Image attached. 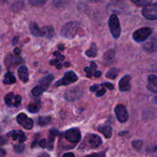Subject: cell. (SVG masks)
Here are the masks:
<instances>
[{
  "instance_id": "6da1fadb",
  "label": "cell",
  "mask_w": 157,
  "mask_h": 157,
  "mask_svg": "<svg viewBox=\"0 0 157 157\" xmlns=\"http://www.w3.org/2000/svg\"><path fill=\"white\" fill-rule=\"evenodd\" d=\"M78 28H79V25L75 21H71V22L67 23L61 29V36L66 38H69V39L75 38L78 33Z\"/></svg>"
},
{
  "instance_id": "7a4b0ae2",
  "label": "cell",
  "mask_w": 157,
  "mask_h": 157,
  "mask_svg": "<svg viewBox=\"0 0 157 157\" xmlns=\"http://www.w3.org/2000/svg\"><path fill=\"white\" fill-rule=\"evenodd\" d=\"M102 144L101 137L96 134H87L84 139V142L82 143L81 147L87 149H96Z\"/></svg>"
},
{
  "instance_id": "3957f363",
  "label": "cell",
  "mask_w": 157,
  "mask_h": 157,
  "mask_svg": "<svg viewBox=\"0 0 157 157\" xmlns=\"http://www.w3.org/2000/svg\"><path fill=\"white\" fill-rule=\"evenodd\" d=\"M108 25L113 38H119L121 33V28L119 18H118V17L116 15H110L108 21Z\"/></svg>"
},
{
  "instance_id": "277c9868",
  "label": "cell",
  "mask_w": 157,
  "mask_h": 157,
  "mask_svg": "<svg viewBox=\"0 0 157 157\" xmlns=\"http://www.w3.org/2000/svg\"><path fill=\"white\" fill-rule=\"evenodd\" d=\"M78 78L76 74L74 71H67L64 74V77H63L62 79H61L60 81H57L55 83V86L58 87V86H65L68 85V84H71V83H75L78 81Z\"/></svg>"
},
{
  "instance_id": "5b68a950",
  "label": "cell",
  "mask_w": 157,
  "mask_h": 157,
  "mask_svg": "<svg viewBox=\"0 0 157 157\" xmlns=\"http://www.w3.org/2000/svg\"><path fill=\"white\" fill-rule=\"evenodd\" d=\"M152 32L153 30L150 28H142L134 32L133 38L136 42H142L149 38V36L152 34Z\"/></svg>"
},
{
  "instance_id": "8992f818",
  "label": "cell",
  "mask_w": 157,
  "mask_h": 157,
  "mask_svg": "<svg viewBox=\"0 0 157 157\" xmlns=\"http://www.w3.org/2000/svg\"><path fill=\"white\" fill-rule=\"evenodd\" d=\"M142 14L145 18L150 20H156L157 18V4L147 5L142 10Z\"/></svg>"
},
{
  "instance_id": "52a82bcc",
  "label": "cell",
  "mask_w": 157,
  "mask_h": 157,
  "mask_svg": "<svg viewBox=\"0 0 157 157\" xmlns=\"http://www.w3.org/2000/svg\"><path fill=\"white\" fill-rule=\"evenodd\" d=\"M65 138L67 141L72 144H77L81 139V133L79 129L72 128L67 130L65 133Z\"/></svg>"
},
{
  "instance_id": "ba28073f",
  "label": "cell",
  "mask_w": 157,
  "mask_h": 157,
  "mask_svg": "<svg viewBox=\"0 0 157 157\" xmlns=\"http://www.w3.org/2000/svg\"><path fill=\"white\" fill-rule=\"evenodd\" d=\"M17 121L21 127H23L26 130H31L33 127V121L31 118H29L25 113H19L17 116Z\"/></svg>"
},
{
  "instance_id": "9c48e42d",
  "label": "cell",
  "mask_w": 157,
  "mask_h": 157,
  "mask_svg": "<svg viewBox=\"0 0 157 157\" xmlns=\"http://www.w3.org/2000/svg\"><path fill=\"white\" fill-rule=\"evenodd\" d=\"M115 113L118 121L121 123H125L128 120V113L127 109L122 104H118L115 107Z\"/></svg>"
},
{
  "instance_id": "30bf717a",
  "label": "cell",
  "mask_w": 157,
  "mask_h": 157,
  "mask_svg": "<svg viewBox=\"0 0 157 157\" xmlns=\"http://www.w3.org/2000/svg\"><path fill=\"white\" fill-rule=\"evenodd\" d=\"M82 94V90L78 87H74V88L70 89L67 90V93L65 94V98L67 101H75L78 99Z\"/></svg>"
},
{
  "instance_id": "8fae6325",
  "label": "cell",
  "mask_w": 157,
  "mask_h": 157,
  "mask_svg": "<svg viewBox=\"0 0 157 157\" xmlns=\"http://www.w3.org/2000/svg\"><path fill=\"white\" fill-rule=\"evenodd\" d=\"M8 137H12L13 140H18L20 144H23L26 140V136L21 130H12L7 134Z\"/></svg>"
},
{
  "instance_id": "7c38bea8",
  "label": "cell",
  "mask_w": 157,
  "mask_h": 157,
  "mask_svg": "<svg viewBox=\"0 0 157 157\" xmlns=\"http://www.w3.org/2000/svg\"><path fill=\"white\" fill-rule=\"evenodd\" d=\"M130 81H131V77L130 75H126V76H124L119 82L120 90L123 92L130 90V87H131Z\"/></svg>"
},
{
  "instance_id": "4fadbf2b",
  "label": "cell",
  "mask_w": 157,
  "mask_h": 157,
  "mask_svg": "<svg viewBox=\"0 0 157 157\" xmlns=\"http://www.w3.org/2000/svg\"><path fill=\"white\" fill-rule=\"evenodd\" d=\"M157 48V42H156V38H153L149 40L148 41L144 44V49L147 52L149 53H153L156 51Z\"/></svg>"
},
{
  "instance_id": "5bb4252c",
  "label": "cell",
  "mask_w": 157,
  "mask_h": 157,
  "mask_svg": "<svg viewBox=\"0 0 157 157\" xmlns=\"http://www.w3.org/2000/svg\"><path fill=\"white\" fill-rule=\"evenodd\" d=\"M53 79H54V76L52 75H47V76L43 77V78L39 81V84H40L39 86L44 90H48V87H50Z\"/></svg>"
},
{
  "instance_id": "9a60e30c",
  "label": "cell",
  "mask_w": 157,
  "mask_h": 157,
  "mask_svg": "<svg viewBox=\"0 0 157 157\" xmlns=\"http://www.w3.org/2000/svg\"><path fill=\"white\" fill-rule=\"evenodd\" d=\"M147 88L153 93L156 94L157 92V78L156 75H152L149 76Z\"/></svg>"
},
{
  "instance_id": "2e32d148",
  "label": "cell",
  "mask_w": 157,
  "mask_h": 157,
  "mask_svg": "<svg viewBox=\"0 0 157 157\" xmlns=\"http://www.w3.org/2000/svg\"><path fill=\"white\" fill-rule=\"evenodd\" d=\"M18 75L22 82L27 83L29 81V70L26 66H21L18 70Z\"/></svg>"
},
{
  "instance_id": "e0dca14e",
  "label": "cell",
  "mask_w": 157,
  "mask_h": 157,
  "mask_svg": "<svg viewBox=\"0 0 157 157\" xmlns=\"http://www.w3.org/2000/svg\"><path fill=\"white\" fill-rule=\"evenodd\" d=\"M98 131L102 133L106 138H110L112 136V128L109 125L101 126L98 127Z\"/></svg>"
},
{
  "instance_id": "ac0fdd59",
  "label": "cell",
  "mask_w": 157,
  "mask_h": 157,
  "mask_svg": "<svg viewBox=\"0 0 157 157\" xmlns=\"http://www.w3.org/2000/svg\"><path fill=\"white\" fill-rule=\"evenodd\" d=\"M30 31L31 33L36 37H42V31L40 29L38 24L35 22H32L30 25Z\"/></svg>"
},
{
  "instance_id": "d6986e66",
  "label": "cell",
  "mask_w": 157,
  "mask_h": 157,
  "mask_svg": "<svg viewBox=\"0 0 157 157\" xmlns=\"http://www.w3.org/2000/svg\"><path fill=\"white\" fill-rule=\"evenodd\" d=\"M42 31V37H45V38L51 39L55 35V32H54V29L51 26H45L41 29Z\"/></svg>"
},
{
  "instance_id": "ffe728a7",
  "label": "cell",
  "mask_w": 157,
  "mask_h": 157,
  "mask_svg": "<svg viewBox=\"0 0 157 157\" xmlns=\"http://www.w3.org/2000/svg\"><path fill=\"white\" fill-rule=\"evenodd\" d=\"M16 82V79H15V76L12 75V72H8L7 74H6L5 75V78L3 80V83L5 84H15Z\"/></svg>"
},
{
  "instance_id": "44dd1931",
  "label": "cell",
  "mask_w": 157,
  "mask_h": 157,
  "mask_svg": "<svg viewBox=\"0 0 157 157\" xmlns=\"http://www.w3.org/2000/svg\"><path fill=\"white\" fill-rule=\"evenodd\" d=\"M51 121H52V119L50 117H40L38 120V124L41 127H44L50 124Z\"/></svg>"
},
{
  "instance_id": "7402d4cb",
  "label": "cell",
  "mask_w": 157,
  "mask_h": 157,
  "mask_svg": "<svg viewBox=\"0 0 157 157\" xmlns=\"http://www.w3.org/2000/svg\"><path fill=\"white\" fill-rule=\"evenodd\" d=\"M70 0H53V5L58 9L64 8L69 3Z\"/></svg>"
},
{
  "instance_id": "603a6c76",
  "label": "cell",
  "mask_w": 157,
  "mask_h": 157,
  "mask_svg": "<svg viewBox=\"0 0 157 157\" xmlns=\"http://www.w3.org/2000/svg\"><path fill=\"white\" fill-rule=\"evenodd\" d=\"M97 52H98V49H97L96 45L94 44H92L90 46V49L86 52V55L88 57H91V58H94L97 56Z\"/></svg>"
},
{
  "instance_id": "cb8c5ba5",
  "label": "cell",
  "mask_w": 157,
  "mask_h": 157,
  "mask_svg": "<svg viewBox=\"0 0 157 157\" xmlns=\"http://www.w3.org/2000/svg\"><path fill=\"white\" fill-rule=\"evenodd\" d=\"M13 99H14L13 93H9L6 97H5V102H6V105H7L8 107H12V104H13Z\"/></svg>"
},
{
  "instance_id": "d4e9b609",
  "label": "cell",
  "mask_w": 157,
  "mask_h": 157,
  "mask_svg": "<svg viewBox=\"0 0 157 157\" xmlns=\"http://www.w3.org/2000/svg\"><path fill=\"white\" fill-rule=\"evenodd\" d=\"M118 75V71L116 68H112L106 74V78H110V79H115Z\"/></svg>"
},
{
  "instance_id": "484cf974",
  "label": "cell",
  "mask_w": 157,
  "mask_h": 157,
  "mask_svg": "<svg viewBox=\"0 0 157 157\" xmlns=\"http://www.w3.org/2000/svg\"><path fill=\"white\" fill-rule=\"evenodd\" d=\"M40 109V106L38 104H31L28 106V110L30 113H37Z\"/></svg>"
},
{
  "instance_id": "4316f807",
  "label": "cell",
  "mask_w": 157,
  "mask_h": 157,
  "mask_svg": "<svg viewBox=\"0 0 157 157\" xmlns=\"http://www.w3.org/2000/svg\"><path fill=\"white\" fill-rule=\"evenodd\" d=\"M132 1L138 6H146L150 4L153 0H132Z\"/></svg>"
},
{
  "instance_id": "83f0119b",
  "label": "cell",
  "mask_w": 157,
  "mask_h": 157,
  "mask_svg": "<svg viewBox=\"0 0 157 157\" xmlns=\"http://www.w3.org/2000/svg\"><path fill=\"white\" fill-rule=\"evenodd\" d=\"M44 91V90H43V89L41 88L39 85H38V86H37V87H35V88L32 89V94L34 95V96L38 97V96H40V95H41Z\"/></svg>"
},
{
  "instance_id": "f1b7e54d",
  "label": "cell",
  "mask_w": 157,
  "mask_h": 157,
  "mask_svg": "<svg viewBox=\"0 0 157 157\" xmlns=\"http://www.w3.org/2000/svg\"><path fill=\"white\" fill-rule=\"evenodd\" d=\"M47 2V0H29L30 5L33 6H41Z\"/></svg>"
},
{
  "instance_id": "f546056e",
  "label": "cell",
  "mask_w": 157,
  "mask_h": 157,
  "mask_svg": "<svg viewBox=\"0 0 157 157\" xmlns=\"http://www.w3.org/2000/svg\"><path fill=\"white\" fill-rule=\"evenodd\" d=\"M14 101H13V104H12V107H18L21 105V97L20 95H16V96H14Z\"/></svg>"
},
{
  "instance_id": "4dcf8cb0",
  "label": "cell",
  "mask_w": 157,
  "mask_h": 157,
  "mask_svg": "<svg viewBox=\"0 0 157 157\" xmlns=\"http://www.w3.org/2000/svg\"><path fill=\"white\" fill-rule=\"evenodd\" d=\"M115 57V52L113 50H109L104 54V58L107 60H111Z\"/></svg>"
},
{
  "instance_id": "1f68e13d",
  "label": "cell",
  "mask_w": 157,
  "mask_h": 157,
  "mask_svg": "<svg viewBox=\"0 0 157 157\" xmlns=\"http://www.w3.org/2000/svg\"><path fill=\"white\" fill-rule=\"evenodd\" d=\"M132 145H133V148L136 150H140L141 149V147L144 145V143H143L142 140H136L133 141L132 143Z\"/></svg>"
},
{
  "instance_id": "d6a6232c",
  "label": "cell",
  "mask_w": 157,
  "mask_h": 157,
  "mask_svg": "<svg viewBox=\"0 0 157 157\" xmlns=\"http://www.w3.org/2000/svg\"><path fill=\"white\" fill-rule=\"evenodd\" d=\"M24 150H25V146L23 145V144L22 145H21V144L14 145V150H15V152H16V153H22Z\"/></svg>"
},
{
  "instance_id": "836d02e7",
  "label": "cell",
  "mask_w": 157,
  "mask_h": 157,
  "mask_svg": "<svg viewBox=\"0 0 157 157\" xmlns=\"http://www.w3.org/2000/svg\"><path fill=\"white\" fill-rule=\"evenodd\" d=\"M40 147H42V148H47L48 147V142L47 141L46 139H42L39 143Z\"/></svg>"
},
{
  "instance_id": "e575fe53",
  "label": "cell",
  "mask_w": 157,
  "mask_h": 157,
  "mask_svg": "<svg viewBox=\"0 0 157 157\" xmlns=\"http://www.w3.org/2000/svg\"><path fill=\"white\" fill-rule=\"evenodd\" d=\"M49 133H50V136H54V137L56 136H58V135H59V131H58L57 129H55V128L51 129L50 131H49Z\"/></svg>"
},
{
  "instance_id": "d590c367",
  "label": "cell",
  "mask_w": 157,
  "mask_h": 157,
  "mask_svg": "<svg viewBox=\"0 0 157 157\" xmlns=\"http://www.w3.org/2000/svg\"><path fill=\"white\" fill-rule=\"evenodd\" d=\"M84 71H86V73H87V78H90L92 76V70L90 68V67H84Z\"/></svg>"
},
{
  "instance_id": "8d00e7d4",
  "label": "cell",
  "mask_w": 157,
  "mask_h": 157,
  "mask_svg": "<svg viewBox=\"0 0 157 157\" xmlns=\"http://www.w3.org/2000/svg\"><path fill=\"white\" fill-rule=\"evenodd\" d=\"M106 93V90L104 88H102L101 89V90H97V92H96V96L97 97H102L103 95L104 94Z\"/></svg>"
},
{
  "instance_id": "74e56055",
  "label": "cell",
  "mask_w": 157,
  "mask_h": 157,
  "mask_svg": "<svg viewBox=\"0 0 157 157\" xmlns=\"http://www.w3.org/2000/svg\"><path fill=\"white\" fill-rule=\"evenodd\" d=\"M98 87H99V85H98V84H94L93 86H91L90 87V90L92 92H96L98 90Z\"/></svg>"
},
{
  "instance_id": "f35d334b",
  "label": "cell",
  "mask_w": 157,
  "mask_h": 157,
  "mask_svg": "<svg viewBox=\"0 0 157 157\" xmlns=\"http://www.w3.org/2000/svg\"><path fill=\"white\" fill-rule=\"evenodd\" d=\"M103 85L105 86V87H107L109 90H113V85L112 84H110V83H104Z\"/></svg>"
},
{
  "instance_id": "ab89813d",
  "label": "cell",
  "mask_w": 157,
  "mask_h": 157,
  "mask_svg": "<svg viewBox=\"0 0 157 157\" xmlns=\"http://www.w3.org/2000/svg\"><path fill=\"white\" fill-rule=\"evenodd\" d=\"M90 69L93 71H95L97 69V64L94 62L90 63Z\"/></svg>"
},
{
  "instance_id": "60d3db41",
  "label": "cell",
  "mask_w": 157,
  "mask_h": 157,
  "mask_svg": "<svg viewBox=\"0 0 157 157\" xmlns=\"http://www.w3.org/2000/svg\"><path fill=\"white\" fill-rule=\"evenodd\" d=\"M94 75L95 78H100L101 75V71H95Z\"/></svg>"
},
{
  "instance_id": "b9f144b4",
  "label": "cell",
  "mask_w": 157,
  "mask_h": 157,
  "mask_svg": "<svg viewBox=\"0 0 157 157\" xmlns=\"http://www.w3.org/2000/svg\"><path fill=\"white\" fill-rule=\"evenodd\" d=\"M18 39H19V38H18V37H15V38H14V39H13V41H12V45H13V46L15 45V44L18 43Z\"/></svg>"
},
{
  "instance_id": "7bdbcfd3",
  "label": "cell",
  "mask_w": 157,
  "mask_h": 157,
  "mask_svg": "<svg viewBox=\"0 0 157 157\" xmlns=\"http://www.w3.org/2000/svg\"><path fill=\"white\" fill-rule=\"evenodd\" d=\"M14 52H15V55H19V54L21 53V49L18 48H15V50H14Z\"/></svg>"
},
{
  "instance_id": "ee69618b",
  "label": "cell",
  "mask_w": 157,
  "mask_h": 157,
  "mask_svg": "<svg viewBox=\"0 0 157 157\" xmlns=\"http://www.w3.org/2000/svg\"><path fill=\"white\" fill-rule=\"evenodd\" d=\"M6 151L4 150H2V149H0V156H6Z\"/></svg>"
},
{
  "instance_id": "f6af8a7d",
  "label": "cell",
  "mask_w": 157,
  "mask_h": 157,
  "mask_svg": "<svg viewBox=\"0 0 157 157\" xmlns=\"http://www.w3.org/2000/svg\"><path fill=\"white\" fill-rule=\"evenodd\" d=\"M64 156L66 157V156H75V154L72 153H65V154H64Z\"/></svg>"
},
{
  "instance_id": "bcb514c9",
  "label": "cell",
  "mask_w": 157,
  "mask_h": 157,
  "mask_svg": "<svg viewBox=\"0 0 157 157\" xmlns=\"http://www.w3.org/2000/svg\"><path fill=\"white\" fill-rule=\"evenodd\" d=\"M6 141L5 140L3 139V138L0 137V145H2V144H6Z\"/></svg>"
},
{
  "instance_id": "7dc6e473",
  "label": "cell",
  "mask_w": 157,
  "mask_h": 157,
  "mask_svg": "<svg viewBox=\"0 0 157 157\" xmlns=\"http://www.w3.org/2000/svg\"><path fill=\"white\" fill-rule=\"evenodd\" d=\"M55 66H56V67H57V68H58V69H61V67H62V64H61L60 62L58 63V64H57Z\"/></svg>"
},
{
  "instance_id": "c3c4849f",
  "label": "cell",
  "mask_w": 157,
  "mask_h": 157,
  "mask_svg": "<svg viewBox=\"0 0 157 157\" xmlns=\"http://www.w3.org/2000/svg\"><path fill=\"white\" fill-rule=\"evenodd\" d=\"M58 49H59L60 51H63L64 49V45H63V44H59V45H58Z\"/></svg>"
},
{
  "instance_id": "681fc988",
  "label": "cell",
  "mask_w": 157,
  "mask_h": 157,
  "mask_svg": "<svg viewBox=\"0 0 157 157\" xmlns=\"http://www.w3.org/2000/svg\"><path fill=\"white\" fill-rule=\"evenodd\" d=\"M54 55H55V56H56V57H58V56H60V55H61V53H60V52H54Z\"/></svg>"
},
{
  "instance_id": "f907efd6",
  "label": "cell",
  "mask_w": 157,
  "mask_h": 157,
  "mask_svg": "<svg viewBox=\"0 0 157 157\" xmlns=\"http://www.w3.org/2000/svg\"><path fill=\"white\" fill-rule=\"evenodd\" d=\"M8 0H0V4H4V3L7 2Z\"/></svg>"
},
{
  "instance_id": "816d5d0a",
  "label": "cell",
  "mask_w": 157,
  "mask_h": 157,
  "mask_svg": "<svg viewBox=\"0 0 157 157\" xmlns=\"http://www.w3.org/2000/svg\"><path fill=\"white\" fill-rule=\"evenodd\" d=\"M64 66H66V67H69V66H70V63H68V62L64 63Z\"/></svg>"
},
{
  "instance_id": "f5cc1de1",
  "label": "cell",
  "mask_w": 157,
  "mask_h": 157,
  "mask_svg": "<svg viewBox=\"0 0 157 157\" xmlns=\"http://www.w3.org/2000/svg\"><path fill=\"white\" fill-rule=\"evenodd\" d=\"M89 1H91V2H100L101 0H89Z\"/></svg>"
},
{
  "instance_id": "db71d44e",
  "label": "cell",
  "mask_w": 157,
  "mask_h": 157,
  "mask_svg": "<svg viewBox=\"0 0 157 157\" xmlns=\"http://www.w3.org/2000/svg\"><path fill=\"white\" fill-rule=\"evenodd\" d=\"M112 1H114V2H121V1H123V0H112Z\"/></svg>"
},
{
  "instance_id": "11a10c76",
  "label": "cell",
  "mask_w": 157,
  "mask_h": 157,
  "mask_svg": "<svg viewBox=\"0 0 157 157\" xmlns=\"http://www.w3.org/2000/svg\"><path fill=\"white\" fill-rule=\"evenodd\" d=\"M0 71H1V67H0Z\"/></svg>"
}]
</instances>
